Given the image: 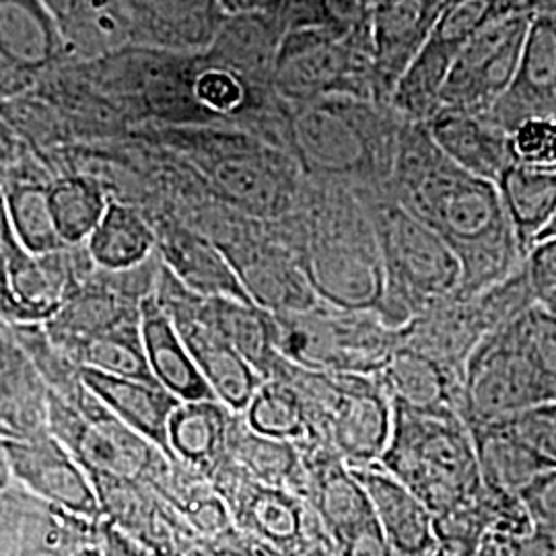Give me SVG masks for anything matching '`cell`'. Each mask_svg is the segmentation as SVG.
<instances>
[{
  "mask_svg": "<svg viewBox=\"0 0 556 556\" xmlns=\"http://www.w3.org/2000/svg\"><path fill=\"white\" fill-rule=\"evenodd\" d=\"M220 190L254 213H277L287 206V186L266 163L252 157H229L215 165Z\"/></svg>",
  "mask_w": 556,
  "mask_h": 556,
  "instance_id": "ab89813d",
  "label": "cell"
},
{
  "mask_svg": "<svg viewBox=\"0 0 556 556\" xmlns=\"http://www.w3.org/2000/svg\"><path fill=\"white\" fill-rule=\"evenodd\" d=\"M289 142L318 179L386 190L404 118L388 103L328 98L289 108Z\"/></svg>",
  "mask_w": 556,
  "mask_h": 556,
  "instance_id": "7a4b0ae2",
  "label": "cell"
},
{
  "mask_svg": "<svg viewBox=\"0 0 556 556\" xmlns=\"http://www.w3.org/2000/svg\"><path fill=\"white\" fill-rule=\"evenodd\" d=\"M208 480L245 538L250 556H293L321 521L307 498L258 482L229 457Z\"/></svg>",
  "mask_w": 556,
  "mask_h": 556,
  "instance_id": "9c48e42d",
  "label": "cell"
},
{
  "mask_svg": "<svg viewBox=\"0 0 556 556\" xmlns=\"http://www.w3.org/2000/svg\"><path fill=\"white\" fill-rule=\"evenodd\" d=\"M337 390L319 427L328 445L349 468L379 464L394 431V402L376 376L334 374Z\"/></svg>",
  "mask_w": 556,
  "mask_h": 556,
  "instance_id": "4fadbf2b",
  "label": "cell"
},
{
  "mask_svg": "<svg viewBox=\"0 0 556 556\" xmlns=\"http://www.w3.org/2000/svg\"><path fill=\"white\" fill-rule=\"evenodd\" d=\"M301 454L307 470V501L338 544L376 521L365 489L353 470L319 441H303Z\"/></svg>",
  "mask_w": 556,
  "mask_h": 556,
  "instance_id": "d6986e66",
  "label": "cell"
},
{
  "mask_svg": "<svg viewBox=\"0 0 556 556\" xmlns=\"http://www.w3.org/2000/svg\"><path fill=\"white\" fill-rule=\"evenodd\" d=\"M278 353L299 367L378 376L400 346V334L376 309H351L326 301L301 312L275 314Z\"/></svg>",
  "mask_w": 556,
  "mask_h": 556,
  "instance_id": "5b68a950",
  "label": "cell"
},
{
  "mask_svg": "<svg viewBox=\"0 0 556 556\" xmlns=\"http://www.w3.org/2000/svg\"><path fill=\"white\" fill-rule=\"evenodd\" d=\"M376 378L396 404L464 417V376L415 349L400 344Z\"/></svg>",
  "mask_w": 556,
  "mask_h": 556,
  "instance_id": "7402d4cb",
  "label": "cell"
},
{
  "mask_svg": "<svg viewBox=\"0 0 556 556\" xmlns=\"http://www.w3.org/2000/svg\"><path fill=\"white\" fill-rule=\"evenodd\" d=\"M98 523L13 482L0 495V556H73L98 544Z\"/></svg>",
  "mask_w": 556,
  "mask_h": 556,
  "instance_id": "9a60e30c",
  "label": "cell"
},
{
  "mask_svg": "<svg viewBox=\"0 0 556 556\" xmlns=\"http://www.w3.org/2000/svg\"><path fill=\"white\" fill-rule=\"evenodd\" d=\"M381 466L433 516L477 497L482 489L475 435L456 413H418L394 402V431Z\"/></svg>",
  "mask_w": 556,
  "mask_h": 556,
  "instance_id": "277c9868",
  "label": "cell"
},
{
  "mask_svg": "<svg viewBox=\"0 0 556 556\" xmlns=\"http://www.w3.org/2000/svg\"><path fill=\"white\" fill-rule=\"evenodd\" d=\"M383 264L381 319L400 330L427 307L456 298L462 287V262L447 241L427 223L386 192L363 190Z\"/></svg>",
  "mask_w": 556,
  "mask_h": 556,
  "instance_id": "3957f363",
  "label": "cell"
},
{
  "mask_svg": "<svg viewBox=\"0 0 556 556\" xmlns=\"http://www.w3.org/2000/svg\"><path fill=\"white\" fill-rule=\"evenodd\" d=\"M413 556H454V555H452V553H450V551H447V548H443V546H441V544H438V542H435V544H433V546H429V548H427V551H422V553H418V555H413Z\"/></svg>",
  "mask_w": 556,
  "mask_h": 556,
  "instance_id": "db71d44e",
  "label": "cell"
},
{
  "mask_svg": "<svg viewBox=\"0 0 556 556\" xmlns=\"http://www.w3.org/2000/svg\"><path fill=\"white\" fill-rule=\"evenodd\" d=\"M282 31L268 13L236 15L223 25L211 50L202 54L208 64L238 73L260 89H273Z\"/></svg>",
  "mask_w": 556,
  "mask_h": 556,
  "instance_id": "4316f807",
  "label": "cell"
},
{
  "mask_svg": "<svg viewBox=\"0 0 556 556\" xmlns=\"http://www.w3.org/2000/svg\"><path fill=\"white\" fill-rule=\"evenodd\" d=\"M83 383L100 397L101 404L137 431L142 438L155 443L169 459V418L178 408V397L161 388L157 381L116 378L93 369H80Z\"/></svg>",
  "mask_w": 556,
  "mask_h": 556,
  "instance_id": "cb8c5ba5",
  "label": "cell"
},
{
  "mask_svg": "<svg viewBox=\"0 0 556 556\" xmlns=\"http://www.w3.org/2000/svg\"><path fill=\"white\" fill-rule=\"evenodd\" d=\"M351 470L365 489L379 530L396 556L418 555L435 544L431 509L381 462Z\"/></svg>",
  "mask_w": 556,
  "mask_h": 556,
  "instance_id": "ffe728a7",
  "label": "cell"
},
{
  "mask_svg": "<svg viewBox=\"0 0 556 556\" xmlns=\"http://www.w3.org/2000/svg\"><path fill=\"white\" fill-rule=\"evenodd\" d=\"M273 91L289 108L328 98L381 103L371 40L346 38L332 29L287 34L278 50Z\"/></svg>",
  "mask_w": 556,
  "mask_h": 556,
  "instance_id": "8992f818",
  "label": "cell"
},
{
  "mask_svg": "<svg viewBox=\"0 0 556 556\" xmlns=\"http://www.w3.org/2000/svg\"><path fill=\"white\" fill-rule=\"evenodd\" d=\"M509 435L556 468V402L540 404L514 417L497 420Z\"/></svg>",
  "mask_w": 556,
  "mask_h": 556,
  "instance_id": "b9f144b4",
  "label": "cell"
},
{
  "mask_svg": "<svg viewBox=\"0 0 556 556\" xmlns=\"http://www.w3.org/2000/svg\"><path fill=\"white\" fill-rule=\"evenodd\" d=\"M79 369H93L116 378L155 381L140 338V316L87 338L64 353Z\"/></svg>",
  "mask_w": 556,
  "mask_h": 556,
  "instance_id": "e575fe53",
  "label": "cell"
},
{
  "mask_svg": "<svg viewBox=\"0 0 556 556\" xmlns=\"http://www.w3.org/2000/svg\"><path fill=\"white\" fill-rule=\"evenodd\" d=\"M523 266L538 305L546 307L556 298V238L538 241L526 256Z\"/></svg>",
  "mask_w": 556,
  "mask_h": 556,
  "instance_id": "ee69618b",
  "label": "cell"
},
{
  "mask_svg": "<svg viewBox=\"0 0 556 556\" xmlns=\"http://www.w3.org/2000/svg\"><path fill=\"white\" fill-rule=\"evenodd\" d=\"M155 298L176 324L179 337L197 361L200 374L213 394L233 413H243L264 381L258 371L239 355L233 344L204 312V298L186 289L161 262L155 278Z\"/></svg>",
  "mask_w": 556,
  "mask_h": 556,
  "instance_id": "30bf717a",
  "label": "cell"
},
{
  "mask_svg": "<svg viewBox=\"0 0 556 556\" xmlns=\"http://www.w3.org/2000/svg\"><path fill=\"white\" fill-rule=\"evenodd\" d=\"M516 540L501 532H486L477 546L462 556H514Z\"/></svg>",
  "mask_w": 556,
  "mask_h": 556,
  "instance_id": "681fc988",
  "label": "cell"
},
{
  "mask_svg": "<svg viewBox=\"0 0 556 556\" xmlns=\"http://www.w3.org/2000/svg\"><path fill=\"white\" fill-rule=\"evenodd\" d=\"M98 544L103 556H155L108 519H101L98 523Z\"/></svg>",
  "mask_w": 556,
  "mask_h": 556,
  "instance_id": "7dc6e473",
  "label": "cell"
},
{
  "mask_svg": "<svg viewBox=\"0 0 556 556\" xmlns=\"http://www.w3.org/2000/svg\"><path fill=\"white\" fill-rule=\"evenodd\" d=\"M472 435L484 486L521 495L540 475L553 470L497 422L472 429Z\"/></svg>",
  "mask_w": 556,
  "mask_h": 556,
  "instance_id": "836d02e7",
  "label": "cell"
},
{
  "mask_svg": "<svg viewBox=\"0 0 556 556\" xmlns=\"http://www.w3.org/2000/svg\"><path fill=\"white\" fill-rule=\"evenodd\" d=\"M498 194L523 256L556 213V165L528 167L511 163L497 179Z\"/></svg>",
  "mask_w": 556,
  "mask_h": 556,
  "instance_id": "f546056e",
  "label": "cell"
},
{
  "mask_svg": "<svg viewBox=\"0 0 556 556\" xmlns=\"http://www.w3.org/2000/svg\"><path fill=\"white\" fill-rule=\"evenodd\" d=\"M140 338L151 376L161 388L181 402L215 397L211 386L200 374L197 361L179 337L176 324L161 307L153 291L140 301Z\"/></svg>",
  "mask_w": 556,
  "mask_h": 556,
  "instance_id": "603a6c76",
  "label": "cell"
},
{
  "mask_svg": "<svg viewBox=\"0 0 556 556\" xmlns=\"http://www.w3.org/2000/svg\"><path fill=\"white\" fill-rule=\"evenodd\" d=\"M273 89H260L239 77L238 73L208 64L200 54L199 68L194 75V100L206 112L208 118L236 116L256 103L254 98H273Z\"/></svg>",
  "mask_w": 556,
  "mask_h": 556,
  "instance_id": "60d3db41",
  "label": "cell"
},
{
  "mask_svg": "<svg viewBox=\"0 0 556 556\" xmlns=\"http://www.w3.org/2000/svg\"><path fill=\"white\" fill-rule=\"evenodd\" d=\"M56 20L41 0H0V54L21 66H41L56 52Z\"/></svg>",
  "mask_w": 556,
  "mask_h": 556,
  "instance_id": "d6a6232c",
  "label": "cell"
},
{
  "mask_svg": "<svg viewBox=\"0 0 556 556\" xmlns=\"http://www.w3.org/2000/svg\"><path fill=\"white\" fill-rule=\"evenodd\" d=\"M13 484V475H11V466H9V456H7V447H4V439L0 438V495Z\"/></svg>",
  "mask_w": 556,
  "mask_h": 556,
  "instance_id": "f5cc1de1",
  "label": "cell"
},
{
  "mask_svg": "<svg viewBox=\"0 0 556 556\" xmlns=\"http://www.w3.org/2000/svg\"><path fill=\"white\" fill-rule=\"evenodd\" d=\"M445 2V7H452V4H456V2H459V0H443ZM521 4V2H519Z\"/></svg>",
  "mask_w": 556,
  "mask_h": 556,
  "instance_id": "6f0895ef",
  "label": "cell"
},
{
  "mask_svg": "<svg viewBox=\"0 0 556 556\" xmlns=\"http://www.w3.org/2000/svg\"><path fill=\"white\" fill-rule=\"evenodd\" d=\"M130 43L144 50L200 56L229 20L219 0H124Z\"/></svg>",
  "mask_w": 556,
  "mask_h": 556,
  "instance_id": "2e32d148",
  "label": "cell"
},
{
  "mask_svg": "<svg viewBox=\"0 0 556 556\" xmlns=\"http://www.w3.org/2000/svg\"><path fill=\"white\" fill-rule=\"evenodd\" d=\"M204 312L262 379L273 378L282 357L278 353L277 319L273 312L252 301L227 298H204Z\"/></svg>",
  "mask_w": 556,
  "mask_h": 556,
  "instance_id": "4dcf8cb0",
  "label": "cell"
},
{
  "mask_svg": "<svg viewBox=\"0 0 556 556\" xmlns=\"http://www.w3.org/2000/svg\"><path fill=\"white\" fill-rule=\"evenodd\" d=\"M13 482L62 509L101 521L100 498L79 459L50 429L29 438L4 439Z\"/></svg>",
  "mask_w": 556,
  "mask_h": 556,
  "instance_id": "5bb4252c",
  "label": "cell"
},
{
  "mask_svg": "<svg viewBox=\"0 0 556 556\" xmlns=\"http://www.w3.org/2000/svg\"><path fill=\"white\" fill-rule=\"evenodd\" d=\"M73 556H103V553H101L100 544H87Z\"/></svg>",
  "mask_w": 556,
  "mask_h": 556,
  "instance_id": "11a10c76",
  "label": "cell"
},
{
  "mask_svg": "<svg viewBox=\"0 0 556 556\" xmlns=\"http://www.w3.org/2000/svg\"><path fill=\"white\" fill-rule=\"evenodd\" d=\"M48 200L64 245H79L91 238L110 204L98 181L79 176L48 186Z\"/></svg>",
  "mask_w": 556,
  "mask_h": 556,
  "instance_id": "f35d334b",
  "label": "cell"
},
{
  "mask_svg": "<svg viewBox=\"0 0 556 556\" xmlns=\"http://www.w3.org/2000/svg\"><path fill=\"white\" fill-rule=\"evenodd\" d=\"M157 236L135 208L110 202L100 225L87 239V252L108 273H128L153 256Z\"/></svg>",
  "mask_w": 556,
  "mask_h": 556,
  "instance_id": "1f68e13d",
  "label": "cell"
},
{
  "mask_svg": "<svg viewBox=\"0 0 556 556\" xmlns=\"http://www.w3.org/2000/svg\"><path fill=\"white\" fill-rule=\"evenodd\" d=\"M241 417L252 431L264 438L293 443L314 441V427L305 404L287 379H264Z\"/></svg>",
  "mask_w": 556,
  "mask_h": 556,
  "instance_id": "8d00e7d4",
  "label": "cell"
},
{
  "mask_svg": "<svg viewBox=\"0 0 556 556\" xmlns=\"http://www.w3.org/2000/svg\"><path fill=\"white\" fill-rule=\"evenodd\" d=\"M60 36L83 54H100L130 41L124 0H66Z\"/></svg>",
  "mask_w": 556,
  "mask_h": 556,
  "instance_id": "d590c367",
  "label": "cell"
},
{
  "mask_svg": "<svg viewBox=\"0 0 556 556\" xmlns=\"http://www.w3.org/2000/svg\"><path fill=\"white\" fill-rule=\"evenodd\" d=\"M425 126L439 151L470 176L497 184L514 163L509 135L486 114L439 110Z\"/></svg>",
  "mask_w": 556,
  "mask_h": 556,
  "instance_id": "44dd1931",
  "label": "cell"
},
{
  "mask_svg": "<svg viewBox=\"0 0 556 556\" xmlns=\"http://www.w3.org/2000/svg\"><path fill=\"white\" fill-rule=\"evenodd\" d=\"M556 402V379L517 338L514 324L482 338L464 365V420L472 429Z\"/></svg>",
  "mask_w": 556,
  "mask_h": 556,
  "instance_id": "ba28073f",
  "label": "cell"
},
{
  "mask_svg": "<svg viewBox=\"0 0 556 556\" xmlns=\"http://www.w3.org/2000/svg\"><path fill=\"white\" fill-rule=\"evenodd\" d=\"M0 64H7V60L2 59V54H0Z\"/></svg>",
  "mask_w": 556,
  "mask_h": 556,
  "instance_id": "680465c9",
  "label": "cell"
},
{
  "mask_svg": "<svg viewBox=\"0 0 556 556\" xmlns=\"http://www.w3.org/2000/svg\"><path fill=\"white\" fill-rule=\"evenodd\" d=\"M523 11L530 13L532 17H540V15H548V17H556V0H519Z\"/></svg>",
  "mask_w": 556,
  "mask_h": 556,
  "instance_id": "816d5d0a",
  "label": "cell"
},
{
  "mask_svg": "<svg viewBox=\"0 0 556 556\" xmlns=\"http://www.w3.org/2000/svg\"><path fill=\"white\" fill-rule=\"evenodd\" d=\"M544 309H546V312H551V314H553V316L556 318V298L553 299V301H551V303H548Z\"/></svg>",
  "mask_w": 556,
  "mask_h": 556,
  "instance_id": "9f6ffc18",
  "label": "cell"
},
{
  "mask_svg": "<svg viewBox=\"0 0 556 556\" xmlns=\"http://www.w3.org/2000/svg\"><path fill=\"white\" fill-rule=\"evenodd\" d=\"M526 13L519 0H459L439 17L417 59L392 96V108L408 122H427L439 112V96L464 46L493 21Z\"/></svg>",
  "mask_w": 556,
  "mask_h": 556,
  "instance_id": "8fae6325",
  "label": "cell"
},
{
  "mask_svg": "<svg viewBox=\"0 0 556 556\" xmlns=\"http://www.w3.org/2000/svg\"><path fill=\"white\" fill-rule=\"evenodd\" d=\"M340 556H396V553L381 534L378 521H371L340 544Z\"/></svg>",
  "mask_w": 556,
  "mask_h": 556,
  "instance_id": "bcb514c9",
  "label": "cell"
},
{
  "mask_svg": "<svg viewBox=\"0 0 556 556\" xmlns=\"http://www.w3.org/2000/svg\"><path fill=\"white\" fill-rule=\"evenodd\" d=\"M227 457L258 482L307 497V470L301 445L258 435L245 425L239 413L231 422Z\"/></svg>",
  "mask_w": 556,
  "mask_h": 556,
  "instance_id": "f1b7e54d",
  "label": "cell"
},
{
  "mask_svg": "<svg viewBox=\"0 0 556 556\" xmlns=\"http://www.w3.org/2000/svg\"><path fill=\"white\" fill-rule=\"evenodd\" d=\"M48 429L79 459L89 478H119L151 486L174 462L112 415L87 386L71 404L50 392Z\"/></svg>",
  "mask_w": 556,
  "mask_h": 556,
  "instance_id": "52a82bcc",
  "label": "cell"
},
{
  "mask_svg": "<svg viewBox=\"0 0 556 556\" xmlns=\"http://www.w3.org/2000/svg\"><path fill=\"white\" fill-rule=\"evenodd\" d=\"M486 116L507 135L526 119H556V17H532L516 79Z\"/></svg>",
  "mask_w": 556,
  "mask_h": 556,
  "instance_id": "ac0fdd59",
  "label": "cell"
},
{
  "mask_svg": "<svg viewBox=\"0 0 556 556\" xmlns=\"http://www.w3.org/2000/svg\"><path fill=\"white\" fill-rule=\"evenodd\" d=\"M445 9L443 0H371V62L381 103L392 105L397 83Z\"/></svg>",
  "mask_w": 556,
  "mask_h": 556,
  "instance_id": "e0dca14e",
  "label": "cell"
},
{
  "mask_svg": "<svg viewBox=\"0 0 556 556\" xmlns=\"http://www.w3.org/2000/svg\"><path fill=\"white\" fill-rule=\"evenodd\" d=\"M511 160L528 167L556 165V119L530 118L509 132Z\"/></svg>",
  "mask_w": 556,
  "mask_h": 556,
  "instance_id": "7bdbcfd3",
  "label": "cell"
},
{
  "mask_svg": "<svg viewBox=\"0 0 556 556\" xmlns=\"http://www.w3.org/2000/svg\"><path fill=\"white\" fill-rule=\"evenodd\" d=\"M514 556H556V530L536 526L528 536L516 540Z\"/></svg>",
  "mask_w": 556,
  "mask_h": 556,
  "instance_id": "c3c4849f",
  "label": "cell"
},
{
  "mask_svg": "<svg viewBox=\"0 0 556 556\" xmlns=\"http://www.w3.org/2000/svg\"><path fill=\"white\" fill-rule=\"evenodd\" d=\"M233 417L236 413L215 397L179 402L167 431L174 462L200 477H213L227 457Z\"/></svg>",
  "mask_w": 556,
  "mask_h": 556,
  "instance_id": "484cf974",
  "label": "cell"
},
{
  "mask_svg": "<svg viewBox=\"0 0 556 556\" xmlns=\"http://www.w3.org/2000/svg\"><path fill=\"white\" fill-rule=\"evenodd\" d=\"M220 7L229 17L252 15V13H270L280 0H219Z\"/></svg>",
  "mask_w": 556,
  "mask_h": 556,
  "instance_id": "f907efd6",
  "label": "cell"
},
{
  "mask_svg": "<svg viewBox=\"0 0 556 556\" xmlns=\"http://www.w3.org/2000/svg\"><path fill=\"white\" fill-rule=\"evenodd\" d=\"M519 497L536 526L556 530V468L540 475Z\"/></svg>",
  "mask_w": 556,
  "mask_h": 556,
  "instance_id": "f6af8a7d",
  "label": "cell"
},
{
  "mask_svg": "<svg viewBox=\"0 0 556 556\" xmlns=\"http://www.w3.org/2000/svg\"><path fill=\"white\" fill-rule=\"evenodd\" d=\"M447 241L462 262L457 299H470L523 264L497 184L459 169L439 151L425 122L404 119L383 190Z\"/></svg>",
  "mask_w": 556,
  "mask_h": 556,
  "instance_id": "6da1fadb",
  "label": "cell"
},
{
  "mask_svg": "<svg viewBox=\"0 0 556 556\" xmlns=\"http://www.w3.org/2000/svg\"><path fill=\"white\" fill-rule=\"evenodd\" d=\"M48 396L13 328L0 326V438H29L48 429Z\"/></svg>",
  "mask_w": 556,
  "mask_h": 556,
  "instance_id": "d4e9b609",
  "label": "cell"
},
{
  "mask_svg": "<svg viewBox=\"0 0 556 556\" xmlns=\"http://www.w3.org/2000/svg\"><path fill=\"white\" fill-rule=\"evenodd\" d=\"M163 264L179 282L200 298H227L252 301L233 262L206 239L179 231L161 245Z\"/></svg>",
  "mask_w": 556,
  "mask_h": 556,
  "instance_id": "83f0119b",
  "label": "cell"
},
{
  "mask_svg": "<svg viewBox=\"0 0 556 556\" xmlns=\"http://www.w3.org/2000/svg\"><path fill=\"white\" fill-rule=\"evenodd\" d=\"M530 13L493 21L459 52L439 96V110L489 114L516 79Z\"/></svg>",
  "mask_w": 556,
  "mask_h": 556,
  "instance_id": "7c38bea8",
  "label": "cell"
},
{
  "mask_svg": "<svg viewBox=\"0 0 556 556\" xmlns=\"http://www.w3.org/2000/svg\"><path fill=\"white\" fill-rule=\"evenodd\" d=\"M2 202L9 225L23 250L34 256H48L66 248L52 217L48 188L38 184H13L2 190Z\"/></svg>",
  "mask_w": 556,
  "mask_h": 556,
  "instance_id": "74e56055",
  "label": "cell"
}]
</instances>
